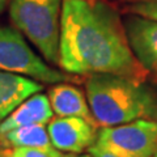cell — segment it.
<instances>
[{
    "label": "cell",
    "mask_w": 157,
    "mask_h": 157,
    "mask_svg": "<svg viewBox=\"0 0 157 157\" xmlns=\"http://www.w3.org/2000/svg\"><path fill=\"white\" fill-rule=\"evenodd\" d=\"M59 66L73 75H111L145 82L149 75L128 45L123 20L104 0H63Z\"/></svg>",
    "instance_id": "6da1fadb"
},
{
    "label": "cell",
    "mask_w": 157,
    "mask_h": 157,
    "mask_svg": "<svg viewBox=\"0 0 157 157\" xmlns=\"http://www.w3.org/2000/svg\"><path fill=\"white\" fill-rule=\"evenodd\" d=\"M145 82L96 73L85 80L86 100L97 126H119L136 119H152L157 96Z\"/></svg>",
    "instance_id": "7a4b0ae2"
},
{
    "label": "cell",
    "mask_w": 157,
    "mask_h": 157,
    "mask_svg": "<svg viewBox=\"0 0 157 157\" xmlns=\"http://www.w3.org/2000/svg\"><path fill=\"white\" fill-rule=\"evenodd\" d=\"M13 26L30 41L45 60L59 64L63 0H11Z\"/></svg>",
    "instance_id": "3957f363"
},
{
    "label": "cell",
    "mask_w": 157,
    "mask_h": 157,
    "mask_svg": "<svg viewBox=\"0 0 157 157\" xmlns=\"http://www.w3.org/2000/svg\"><path fill=\"white\" fill-rule=\"evenodd\" d=\"M0 71L30 77L45 84H59L70 76L55 70L37 55L17 29L0 25Z\"/></svg>",
    "instance_id": "277c9868"
},
{
    "label": "cell",
    "mask_w": 157,
    "mask_h": 157,
    "mask_svg": "<svg viewBox=\"0 0 157 157\" xmlns=\"http://www.w3.org/2000/svg\"><path fill=\"white\" fill-rule=\"evenodd\" d=\"M96 144L117 157H155L157 152V122L136 119L119 126L102 127Z\"/></svg>",
    "instance_id": "5b68a950"
},
{
    "label": "cell",
    "mask_w": 157,
    "mask_h": 157,
    "mask_svg": "<svg viewBox=\"0 0 157 157\" xmlns=\"http://www.w3.org/2000/svg\"><path fill=\"white\" fill-rule=\"evenodd\" d=\"M97 126L78 117H56L48 122L47 131L52 147L64 153H82L96 143Z\"/></svg>",
    "instance_id": "8992f818"
},
{
    "label": "cell",
    "mask_w": 157,
    "mask_h": 157,
    "mask_svg": "<svg viewBox=\"0 0 157 157\" xmlns=\"http://www.w3.org/2000/svg\"><path fill=\"white\" fill-rule=\"evenodd\" d=\"M123 24L137 62L148 73L157 76V20L130 13Z\"/></svg>",
    "instance_id": "52a82bcc"
},
{
    "label": "cell",
    "mask_w": 157,
    "mask_h": 157,
    "mask_svg": "<svg viewBox=\"0 0 157 157\" xmlns=\"http://www.w3.org/2000/svg\"><path fill=\"white\" fill-rule=\"evenodd\" d=\"M54 111L48 97L41 92L26 98L20 104L2 123H0V136L18 127L29 124H48L52 119Z\"/></svg>",
    "instance_id": "ba28073f"
},
{
    "label": "cell",
    "mask_w": 157,
    "mask_h": 157,
    "mask_svg": "<svg viewBox=\"0 0 157 157\" xmlns=\"http://www.w3.org/2000/svg\"><path fill=\"white\" fill-rule=\"evenodd\" d=\"M42 89L43 85L37 80L0 71V123L26 98Z\"/></svg>",
    "instance_id": "9c48e42d"
},
{
    "label": "cell",
    "mask_w": 157,
    "mask_h": 157,
    "mask_svg": "<svg viewBox=\"0 0 157 157\" xmlns=\"http://www.w3.org/2000/svg\"><path fill=\"white\" fill-rule=\"evenodd\" d=\"M47 97L50 100L52 111L58 117L84 118L97 126L90 111L89 104H88L86 94H84L78 88L64 84V82H59L48 90Z\"/></svg>",
    "instance_id": "30bf717a"
},
{
    "label": "cell",
    "mask_w": 157,
    "mask_h": 157,
    "mask_svg": "<svg viewBox=\"0 0 157 157\" xmlns=\"http://www.w3.org/2000/svg\"><path fill=\"white\" fill-rule=\"evenodd\" d=\"M4 148H37L51 151V144L46 124H29L18 127L0 136Z\"/></svg>",
    "instance_id": "8fae6325"
},
{
    "label": "cell",
    "mask_w": 157,
    "mask_h": 157,
    "mask_svg": "<svg viewBox=\"0 0 157 157\" xmlns=\"http://www.w3.org/2000/svg\"><path fill=\"white\" fill-rule=\"evenodd\" d=\"M0 157H63V153L56 149L46 151L37 148H4Z\"/></svg>",
    "instance_id": "7c38bea8"
},
{
    "label": "cell",
    "mask_w": 157,
    "mask_h": 157,
    "mask_svg": "<svg viewBox=\"0 0 157 157\" xmlns=\"http://www.w3.org/2000/svg\"><path fill=\"white\" fill-rule=\"evenodd\" d=\"M128 12L157 20V3H135L128 8Z\"/></svg>",
    "instance_id": "4fadbf2b"
},
{
    "label": "cell",
    "mask_w": 157,
    "mask_h": 157,
    "mask_svg": "<svg viewBox=\"0 0 157 157\" xmlns=\"http://www.w3.org/2000/svg\"><path fill=\"white\" fill-rule=\"evenodd\" d=\"M88 153L92 157H117L114 153H111L110 151H107L104 147L98 145V144H93L89 149H88Z\"/></svg>",
    "instance_id": "5bb4252c"
},
{
    "label": "cell",
    "mask_w": 157,
    "mask_h": 157,
    "mask_svg": "<svg viewBox=\"0 0 157 157\" xmlns=\"http://www.w3.org/2000/svg\"><path fill=\"white\" fill-rule=\"evenodd\" d=\"M63 157H92L89 153H64Z\"/></svg>",
    "instance_id": "9a60e30c"
},
{
    "label": "cell",
    "mask_w": 157,
    "mask_h": 157,
    "mask_svg": "<svg viewBox=\"0 0 157 157\" xmlns=\"http://www.w3.org/2000/svg\"><path fill=\"white\" fill-rule=\"evenodd\" d=\"M9 3H11V0H0V14L6 11V8L9 6Z\"/></svg>",
    "instance_id": "2e32d148"
},
{
    "label": "cell",
    "mask_w": 157,
    "mask_h": 157,
    "mask_svg": "<svg viewBox=\"0 0 157 157\" xmlns=\"http://www.w3.org/2000/svg\"><path fill=\"white\" fill-rule=\"evenodd\" d=\"M152 119L157 122V104H156V107H155V111H153V115H152Z\"/></svg>",
    "instance_id": "e0dca14e"
},
{
    "label": "cell",
    "mask_w": 157,
    "mask_h": 157,
    "mask_svg": "<svg viewBox=\"0 0 157 157\" xmlns=\"http://www.w3.org/2000/svg\"><path fill=\"white\" fill-rule=\"evenodd\" d=\"M137 3H157V0H137Z\"/></svg>",
    "instance_id": "ac0fdd59"
},
{
    "label": "cell",
    "mask_w": 157,
    "mask_h": 157,
    "mask_svg": "<svg viewBox=\"0 0 157 157\" xmlns=\"http://www.w3.org/2000/svg\"><path fill=\"white\" fill-rule=\"evenodd\" d=\"M155 157H157V152H156V155H155Z\"/></svg>",
    "instance_id": "d6986e66"
}]
</instances>
